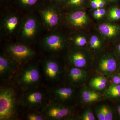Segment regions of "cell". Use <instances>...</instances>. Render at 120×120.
<instances>
[{
	"mask_svg": "<svg viewBox=\"0 0 120 120\" xmlns=\"http://www.w3.org/2000/svg\"><path fill=\"white\" fill-rule=\"evenodd\" d=\"M17 101L15 90L4 87L0 91V120H12L16 115Z\"/></svg>",
	"mask_w": 120,
	"mask_h": 120,
	"instance_id": "6da1fadb",
	"label": "cell"
},
{
	"mask_svg": "<svg viewBox=\"0 0 120 120\" xmlns=\"http://www.w3.org/2000/svg\"><path fill=\"white\" fill-rule=\"evenodd\" d=\"M40 77V71L38 65L34 64H28L18 73L16 82L23 89L32 90L38 85Z\"/></svg>",
	"mask_w": 120,
	"mask_h": 120,
	"instance_id": "7a4b0ae2",
	"label": "cell"
},
{
	"mask_svg": "<svg viewBox=\"0 0 120 120\" xmlns=\"http://www.w3.org/2000/svg\"><path fill=\"white\" fill-rule=\"evenodd\" d=\"M5 53L19 65L28 62L35 55L34 51L28 45L20 42L8 45L5 48Z\"/></svg>",
	"mask_w": 120,
	"mask_h": 120,
	"instance_id": "3957f363",
	"label": "cell"
},
{
	"mask_svg": "<svg viewBox=\"0 0 120 120\" xmlns=\"http://www.w3.org/2000/svg\"><path fill=\"white\" fill-rule=\"evenodd\" d=\"M40 27L38 19L34 15L29 16L23 20L19 32L20 43L27 44L32 42L36 38Z\"/></svg>",
	"mask_w": 120,
	"mask_h": 120,
	"instance_id": "277c9868",
	"label": "cell"
},
{
	"mask_svg": "<svg viewBox=\"0 0 120 120\" xmlns=\"http://www.w3.org/2000/svg\"><path fill=\"white\" fill-rule=\"evenodd\" d=\"M23 21L19 16L15 13H10L2 19L0 28L3 36L9 38L19 33Z\"/></svg>",
	"mask_w": 120,
	"mask_h": 120,
	"instance_id": "5b68a950",
	"label": "cell"
},
{
	"mask_svg": "<svg viewBox=\"0 0 120 120\" xmlns=\"http://www.w3.org/2000/svg\"><path fill=\"white\" fill-rule=\"evenodd\" d=\"M39 14L45 27L52 30L58 26L60 18L59 13L56 9L49 7L41 9Z\"/></svg>",
	"mask_w": 120,
	"mask_h": 120,
	"instance_id": "8992f818",
	"label": "cell"
},
{
	"mask_svg": "<svg viewBox=\"0 0 120 120\" xmlns=\"http://www.w3.org/2000/svg\"><path fill=\"white\" fill-rule=\"evenodd\" d=\"M69 109L61 105L52 103L45 107L42 111V114L45 118L51 120H60L68 115Z\"/></svg>",
	"mask_w": 120,
	"mask_h": 120,
	"instance_id": "52a82bcc",
	"label": "cell"
},
{
	"mask_svg": "<svg viewBox=\"0 0 120 120\" xmlns=\"http://www.w3.org/2000/svg\"><path fill=\"white\" fill-rule=\"evenodd\" d=\"M45 100V95L43 92L40 91L32 90L23 95L22 101L25 106L34 108L41 107Z\"/></svg>",
	"mask_w": 120,
	"mask_h": 120,
	"instance_id": "ba28073f",
	"label": "cell"
},
{
	"mask_svg": "<svg viewBox=\"0 0 120 120\" xmlns=\"http://www.w3.org/2000/svg\"><path fill=\"white\" fill-rule=\"evenodd\" d=\"M41 45L43 49L48 52L52 53L58 52L63 47V40L59 35L52 34L43 38Z\"/></svg>",
	"mask_w": 120,
	"mask_h": 120,
	"instance_id": "9c48e42d",
	"label": "cell"
},
{
	"mask_svg": "<svg viewBox=\"0 0 120 120\" xmlns=\"http://www.w3.org/2000/svg\"><path fill=\"white\" fill-rule=\"evenodd\" d=\"M19 64L7 55L1 54L0 56V76L7 79L15 71Z\"/></svg>",
	"mask_w": 120,
	"mask_h": 120,
	"instance_id": "30bf717a",
	"label": "cell"
},
{
	"mask_svg": "<svg viewBox=\"0 0 120 120\" xmlns=\"http://www.w3.org/2000/svg\"><path fill=\"white\" fill-rule=\"evenodd\" d=\"M43 71L46 79L50 81L57 79L60 73V68L57 62L52 59H47L43 62Z\"/></svg>",
	"mask_w": 120,
	"mask_h": 120,
	"instance_id": "8fae6325",
	"label": "cell"
},
{
	"mask_svg": "<svg viewBox=\"0 0 120 120\" xmlns=\"http://www.w3.org/2000/svg\"><path fill=\"white\" fill-rule=\"evenodd\" d=\"M68 20L72 26L76 27L82 26L87 22L86 13L82 11H77L71 13L68 17Z\"/></svg>",
	"mask_w": 120,
	"mask_h": 120,
	"instance_id": "7c38bea8",
	"label": "cell"
},
{
	"mask_svg": "<svg viewBox=\"0 0 120 120\" xmlns=\"http://www.w3.org/2000/svg\"><path fill=\"white\" fill-rule=\"evenodd\" d=\"M73 93V90L69 87H60L54 89L51 91L52 95L60 100H68L71 98Z\"/></svg>",
	"mask_w": 120,
	"mask_h": 120,
	"instance_id": "4fadbf2b",
	"label": "cell"
},
{
	"mask_svg": "<svg viewBox=\"0 0 120 120\" xmlns=\"http://www.w3.org/2000/svg\"><path fill=\"white\" fill-rule=\"evenodd\" d=\"M101 71L105 72H112L114 71L117 68V64L115 59L112 57L102 59L99 64Z\"/></svg>",
	"mask_w": 120,
	"mask_h": 120,
	"instance_id": "5bb4252c",
	"label": "cell"
},
{
	"mask_svg": "<svg viewBox=\"0 0 120 120\" xmlns=\"http://www.w3.org/2000/svg\"><path fill=\"white\" fill-rule=\"evenodd\" d=\"M98 28L102 34L109 38L115 36L118 31V27L117 26L109 23L100 24Z\"/></svg>",
	"mask_w": 120,
	"mask_h": 120,
	"instance_id": "9a60e30c",
	"label": "cell"
},
{
	"mask_svg": "<svg viewBox=\"0 0 120 120\" xmlns=\"http://www.w3.org/2000/svg\"><path fill=\"white\" fill-rule=\"evenodd\" d=\"M71 63L75 67L82 68L86 65V60L83 54L77 52L72 54L69 57Z\"/></svg>",
	"mask_w": 120,
	"mask_h": 120,
	"instance_id": "2e32d148",
	"label": "cell"
},
{
	"mask_svg": "<svg viewBox=\"0 0 120 120\" xmlns=\"http://www.w3.org/2000/svg\"><path fill=\"white\" fill-rule=\"evenodd\" d=\"M84 76L83 71L79 68H72L69 72V77L73 82H77L81 80Z\"/></svg>",
	"mask_w": 120,
	"mask_h": 120,
	"instance_id": "e0dca14e",
	"label": "cell"
},
{
	"mask_svg": "<svg viewBox=\"0 0 120 120\" xmlns=\"http://www.w3.org/2000/svg\"><path fill=\"white\" fill-rule=\"evenodd\" d=\"M99 95L93 91L85 90L82 93V98L84 101L90 103L98 100Z\"/></svg>",
	"mask_w": 120,
	"mask_h": 120,
	"instance_id": "ac0fdd59",
	"label": "cell"
},
{
	"mask_svg": "<svg viewBox=\"0 0 120 120\" xmlns=\"http://www.w3.org/2000/svg\"><path fill=\"white\" fill-rule=\"evenodd\" d=\"M105 78L102 76H98L92 79L90 84L92 87L97 90H103L105 88L107 84Z\"/></svg>",
	"mask_w": 120,
	"mask_h": 120,
	"instance_id": "d6986e66",
	"label": "cell"
},
{
	"mask_svg": "<svg viewBox=\"0 0 120 120\" xmlns=\"http://www.w3.org/2000/svg\"><path fill=\"white\" fill-rule=\"evenodd\" d=\"M106 93L109 97L120 98V84L112 85L106 90Z\"/></svg>",
	"mask_w": 120,
	"mask_h": 120,
	"instance_id": "ffe728a7",
	"label": "cell"
},
{
	"mask_svg": "<svg viewBox=\"0 0 120 120\" xmlns=\"http://www.w3.org/2000/svg\"><path fill=\"white\" fill-rule=\"evenodd\" d=\"M19 4L23 8H31L38 4L39 0H18Z\"/></svg>",
	"mask_w": 120,
	"mask_h": 120,
	"instance_id": "44dd1931",
	"label": "cell"
},
{
	"mask_svg": "<svg viewBox=\"0 0 120 120\" xmlns=\"http://www.w3.org/2000/svg\"><path fill=\"white\" fill-rule=\"evenodd\" d=\"M109 17L110 19L113 20L120 19V9L117 8H114L110 10Z\"/></svg>",
	"mask_w": 120,
	"mask_h": 120,
	"instance_id": "7402d4cb",
	"label": "cell"
},
{
	"mask_svg": "<svg viewBox=\"0 0 120 120\" xmlns=\"http://www.w3.org/2000/svg\"><path fill=\"white\" fill-rule=\"evenodd\" d=\"M27 119L28 120H45V117L43 115L35 112L29 113L26 116Z\"/></svg>",
	"mask_w": 120,
	"mask_h": 120,
	"instance_id": "603a6c76",
	"label": "cell"
},
{
	"mask_svg": "<svg viewBox=\"0 0 120 120\" xmlns=\"http://www.w3.org/2000/svg\"><path fill=\"white\" fill-rule=\"evenodd\" d=\"M91 47L92 49H97L100 47L101 41L97 36L93 35L91 38L90 41Z\"/></svg>",
	"mask_w": 120,
	"mask_h": 120,
	"instance_id": "cb8c5ba5",
	"label": "cell"
},
{
	"mask_svg": "<svg viewBox=\"0 0 120 120\" xmlns=\"http://www.w3.org/2000/svg\"><path fill=\"white\" fill-rule=\"evenodd\" d=\"M101 108L105 114V120H112L113 115L110 109L105 106H103Z\"/></svg>",
	"mask_w": 120,
	"mask_h": 120,
	"instance_id": "d4e9b609",
	"label": "cell"
},
{
	"mask_svg": "<svg viewBox=\"0 0 120 120\" xmlns=\"http://www.w3.org/2000/svg\"><path fill=\"white\" fill-rule=\"evenodd\" d=\"M75 43L78 46H83L86 44V40L85 37L78 36L75 38Z\"/></svg>",
	"mask_w": 120,
	"mask_h": 120,
	"instance_id": "484cf974",
	"label": "cell"
},
{
	"mask_svg": "<svg viewBox=\"0 0 120 120\" xmlns=\"http://www.w3.org/2000/svg\"><path fill=\"white\" fill-rule=\"evenodd\" d=\"M83 120H95L94 115L92 112L90 111H86L84 114L82 116Z\"/></svg>",
	"mask_w": 120,
	"mask_h": 120,
	"instance_id": "4316f807",
	"label": "cell"
},
{
	"mask_svg": "<svg viewBox=\"0 0 120 120\" xmlns=\"http://www.w3.org/2000/svg\"><path fill=\"white\" fill-rule=\"evenodd\" d=\"M84 1V0H70L68 4L72 6H79L82 4Z\"/></svg>",
	"mask_w": 120,
	"mask_h": 120,
	"instance_id": "83f0119b",
	"label": "cell"
},
{
	"mask_svg": "<svg viewBox=\"0 0 120 120\" xmlns=\"http://www.w3.org/2000/svg\"><path fill=\"white\" fill-rule=\"evenodd\" d=\"M97 116L99 120H105V117L103 110L101 108H100L97 112Z\"/></svg>",
	"mask_w": 120,
	"mask_h": 120,
	"instance_id": "f1b7e54d",
	"label": "cell"
},
{
	"mask_svg": "<svg viewBox=\"0 0 120 120\" xmlns=\"http://www.w3.org/2000/svg\"><path fill=\"white\" fill-rule=\"evenodd\" d=\"M112 81L114 84H120V73H118L116 75L114 76Z\"/></svg>",
	"mask_w": 120,
	"mask_h": 120,
	"instance_id": "f546056e",
	"label": "cell"
},
{
	"mask_svg": "<svg viewBox=\"0 0 120 120\" xmlns=\"http://www.w3.org/2000/svg\"><path fill=\"white\" fill-rule=\"evenodd\" d=\"M99 0H92L90 3L91 7L94 8H99L98 3Z\"/></svg>",
	"mask_w": 120,
	"mask_h": 120,
	"instance_id": "4dcf8cb0",
	"label": "cell"
},
{
	"mask_svg": "<svg viewBox=\"0 0 120 120\" xmlns=\"http://www.w3.org/2000/svg\"><path fill=\"white\" fill-rule=\"evenodd\" d=\"M99 14L98 19H101L103 17L105 13V10L104 9L100 8H99Z\"/></svg>",
	"mask_w": 120,
	"mask_h": 120,
	"instance_id": "1f68e13d",
	"label": "cell"
},
{
	"mask_svg": "<svg viewBox=\"0 0 120 120\" xmlns=\"http://www.w3.org/2000/svg\"><path fill=\"white\" fill-rule=\"evenodd\" d=\"M99 8L97 9L96 10L94 11L93 14V15L95 19H98L99 15Z\"/></svg>",
	"mask_w": 120,
	"mask_h": 120,
	"instance_id": "d6a6232c",
	"label": "cell"
},
{
	"mask_svg": "<svg viewBox=\"0 0 120 120\" xmlns=\"http://www.w3.org/2000/svg\"><path fill=\"white\" fill-rule=\"evenodd\" d=\"M105 2L103 0H99L98 5L99 8H102L105 6Z\"/></svg>",
	"mask_w": 120,
	"mask_h": 120,
	"instance_id": "836d02e7",
	"label": "cell"
},
{
	"mask_svg": "<svg viewBox=\"0 0 120 120\" xmlns=\"http://www.w3.org/2000/svg\"><path fill=\"white\" fill-rule=\"evenodd\" d=\"M117 112H118V114L120 116V105L118 106L117 108Z\"/></svg>",
	"mask_w": 120,
	"mask_h": 120,
	"instance_id": "e575fe53",
	"label": "cell"
},
{
	"mask_svg": "<svg viewBox=\"0 0 120 120\" xmlns=\"http://www.w3.org/2000/svg\"><path fill=\"white\" fill-rule=\"evenodd\" d=\"M118 52H119V53L120 54V43L118 45Z\"/></svg>",
	"mask_w": 120,
	"mask_h": 120,
	"instance_id": "d590c367",
	"label": "cell"
},
{
	"mask_svg": "<svg viewBox=\"0 0 120 120\" xmlns=\"http://www.w3.org/2000/svg\"><path fill=\"white\" fill-rule=\"evenodd\" d=\"M110 0L114 1V0Z\"/></svg>",
	"mask_w": 120,
	"mask_h": 120,
	"instance_id": "8d00e7d4",
	"label": "cell"
},
{
	"mask_svg": "<svg viewBox=\"0 0 120 120\" xmlns=\"http://www.w3.org/2000/svg\"><path fill=\"white\" fill-rule=\"evenodd\" d=\"M59 0V1H60V0Z\"/></svg>",
	"mask_w": 120,
	"mask_h": 120,
	"instance_id": "74e56055",
	"label": "cell"
}]
</instances>
